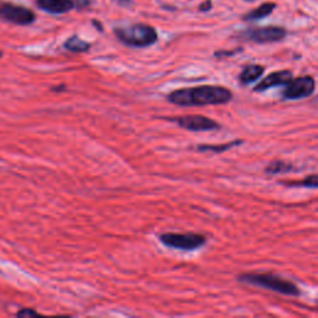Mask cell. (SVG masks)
I'll return each mask as SVG.
<instances>
[{"instance_id": "cell-1", "label": "cell", "mask_w": 318, "mask_h": 318, "mask_svg": "<svg viewBox=\"0 0 318 318\" xmlns=\"http://www.w3.org/2000/svg\"><path fill=\"white\" fill-rule=\"evenodd\" d=\"M168 102L180 107H201L225 104L233 99V92L217 85H201L178 88L167 96Z\"/></svg>"}, {"instance_id": "cell-2", "label": "cell", "mask_w": 318, "mask_h": 318, "mask_svg": "<svg viewBox=\"0 0 318 318\" xmlns=\"http://www.w3.org/2000/svg\"><path fill=\"white\" fill-rule=\"evenodd\" d=\"M238 281L241 283H246L256 287L266 288V290L273 291L276 293H280L283 296L297 297L301 295V290L295 282L275 273H265V272H246L240 273L238 276Z\"/></svg>"}, {"instance_id": "cell-3", "label": "cell", "mask_w": 318, "mask_h": 318, "mask_svg": "<svg viewBox=\"0 0 318 318\" xmlns=\"http://www.w3.org/2000/svg\"><path fill=\"white\" fill-rule=\"evenodd\" d=\"M121 43L131 47H148L158 40L156 29L147 24H135L126 28L115 29Z\"/></svg>"}, {"instance_id": "cell-4", "label": "cell", "mask_w": 318, "mask_h": 318, "mask_svg": "<svg viewBox=\"0 0 318 318\" xmlns=\"http://www.w3.org/2000/svg\"><path fill=\"white\" fill-rule=\"evenodd\" d=\"M159 241L164 246L175 250L194 251L206 244V236L198 233H163Z\"/></svg>"}, {"instance_id": "cell-5", "label": "cell", "mask_w": 318, "mask_h": 318, "mask_svg": "<svg viewBox=\"0 0 318 318\" xmlns=\"http://www.w3.org/2000/svg\"><path fill=\"white\" fill-rule=\"evenodd\" d=\"M316 88V81L312 76L304 75L299 77L291 78L290 82L285 85L282 91L283 99H301L309 97Z\"/></svg>"}, {"instance_id": "cell-6", "label": "cell", "mask_w": 318, "mask_h": 318, "mask_svg": "<svg viewBox=\"0 0 318 318\" xmlns=\"http://www.w3.org/2000/svg\"><path fill=\"white\" fill-rule=\"evenodd\" d=\"M179 127L190 132H210V131L220 130L222 126L217 121L201 115H185L173 118Z\"/></svg>"}, {"instance_id": "cell-7", "label": "cell", "mask_w": 318, "mask_h": 318, "mask_svg": "<svg viewBox=\"0 0 318 318\" xmlns=\"http://www.w3.org/2000/svg\"><path fill=\"white\" fill-rule=\"evenodd\" d=\"M287 31L281 26H265V28L250 29L244 33V38L257 44L277 43L286 38Z\"/></svg>"}, {"instance_id": "cell-8", "label": "cell", "mask_w": 318, "mask_h": 318, "mask_svg": "<svg viewBox=\"0 0 318 318\" xmlns=\"http://www.w3.org/2000/svg\"><path fill=\"white\" fill-rule=\"evenodd\" d=\"M0 19L17 25H29L35 22V14L28 8L7 3L0 5Z\"/></svg>"}, {"instance_id": "cell-9", "label": "cell", "mask_w": 318, "mask_h": 318, "mask_svg": "<svg viewBox=\"0 0 318 318\" xmlns=\"http://www.w3.org/2000/svg\"><path fill=\"white\" fill-rule=\"evenodd\" d=\"M293 77L292 72L290 70H281L276 71V72L270 73L266 77L262 78L259 83L254 87V92H262L266 91L271 87H276V86H285L286 83L290 82L291 78Z\"/></svg>"}, {"instance_id": "cell-10", "label": "cell", "mask_w": 318, "mask_h": 318, "mask_svg": "<svg viewBox=\"0 0 318 318\" xmlns=\"http://www.w3.org/2000/svg\"><path fill=\"white\" fill-rule=\"evenodd\" d=\"M36 4L50 14H65L73 8L72 0H36Z\"/></svg>"}, {"instance_id": "cell-11", "label": "cell", "mask_w": 318, "mask_h": 318, "mask_svg": "<svg viewBox=\"0 0 318 318\" xmlns=\"http://www.w3.org/2000/svg\"><path fill=\"white\" fill-rule=\"evenodd\" d=\"M264 71L265 67L261 66V65H246V66L243 68V71L240 72V75H239V81H240L241 85L248 86L250 85V83H254L255 81L259 80V78L264 75Z\"/></svg>"}, {"instance_id": "cell-12", "label": "cell", "mask_w": 318, "mask_h": 318, "mask_svg": "<svg viewBox=\"0 0 318 318\" xmlns=\"http://www.w3.org/2000/svg\"><path fill=\"white\" fill-rule=\"evenodd\" d=\"M244 142L243 139H238V141H231L228 143L223 144H199L198 151L199 152H213V153H223V152H227L229 149H231L233 147L241 146Z\"/></svg>"}, {"instance_id": "cell-13", "label": "cell", "mask_w": 318, "mask_h": 318, "mask_svg": "<svg viewBox=\"0 0 318 318\" xmlns=\"http://www.w3.org/2000/svg\"><path fill=\"white\" fill-rule=\"evenodd\" d=\"M276 8V4L273 3H265V4L260 5L259 8H256L252 12L248 13V14L244 17V20H260L266 18L267 15H270L273 12V9Z\"/></svg>"}, {"instance_id": "cell-14", "label": "cell", "mask_w": 318, "mask_h": 318, "mask_svg": "<svg viewBox=\"0 0 318 318\" xmlns=\"http://www.w3.org/2000/svg\"><path fill=\"white\" fill-rule=\"evenodd\" d=\"M293 170V164L285 162V160H272L270 164L266 165L265 168V173L266 174L273 175V174H281V173H288Z\"/></svg>"}, {"instance_id": "cell-15", "label": "cell", "mask_w": 318, "mask_h": 318, "mask_svg": "<svg viewBox=\"0 0 318 318\" xmlns=\"http://www.w3.org/2000/svg\"><path fill=\"white\" fill-rule=\"evenodd\" d=\"M64 47L71 52H86L91 47V44L86 43L85 40L75 35L65 41Z\"/></svg>"}, {"instance_id": "cell-16", "label": "cell", "mask_w": 318, "mask_h": 318, "mask_svg": "<svg viewBox=\"0 0 318 318\" xmlns=\"http://www.w3.org/2000/svg\"><path fill=\"white\" fill-rule=\"evenodd\" d=\"M286 186H299V188H309L316 189L318 188V173L317 174H311L308 177L303 178L301 180H290V182H280Z\"/></svg>"}, {"instance_id": "cell-17", "label": "cell", "mask_w": 318, "mask_h": 318, "mask_svg": "<svg viewBox=\"0 0 318 318\" xmlns=\"http://www.w3.org/2000/svg\"><path fill=\"white\" fill-rule=\"evenodd\" d=\"M18 317H31V316H39V313L36 311H34V309H30V308H24L22 309V311L18 312L17 314Z\"/></svg>"}, {"instance_id": "cell-18", "label": "cell", "mask_w": 318, "mask_h": 318, "mask_svg": "<svg viewBox=\"0 0 318 318\" xmlns=\"http://www.w3.org/2000/svg\"><path fill=\"white\" fill-rule=\"evenodd\" d=\"M73 7L76 8H86L90 5V0H72Z\"/></svg>"}, {"instance_id": "cell-19", "label": "cell", "mask_w": 318, "mask_h": 318, "mask_svg": "<svg viewBox=\"0 0 318 318\" xmlns=\"http://www.w3.org/2000/svg\"><path fill=\"white\" fill-rule=\"evenodd\" d=\"M210 4H211V2H210V0H206V2L201 4L200 10H209L210 8H211V5H210Z\"/></svg>"}, {"instance_id": "cell-20", "label": "cell", "mask_w": 318, "mask_h": 318, "mask_svg": "<svg viewBox=\"0 0 318 318\" xmlns=\"http://www.w3.org/2000/svg\"><path fill=\"white\" fill-rule=\"evenodd\" d=\"M118 2H120L121 4H125L126 5V4H128V3H130L131 0H118Z\"/></svg>"}, {"instance_id": "cell-21", "label": "cell", "mask_w": 318, "mask_h": 318, "mask_svg": "<svg viewBox=\"0 0 318 318\" xmlns=\"http://www.w3.org/2000/svg\"><path fill=\"white\" fill-rule=\"evenodd\" d=\"M0 56H2V52H0Z\"/></svg>"}]
</instances>
